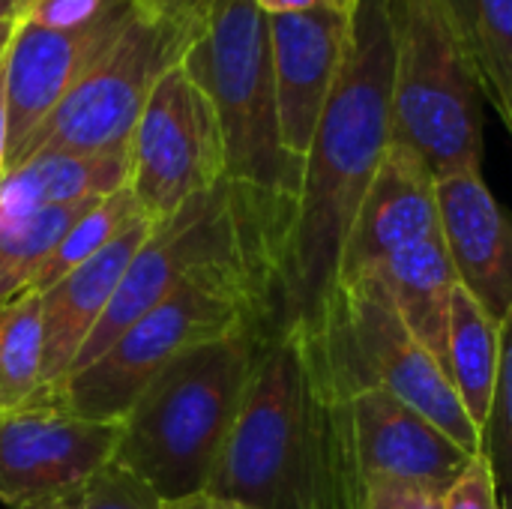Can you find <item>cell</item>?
Listing matches in <instances>:
<instances>
[{
    "instance_id": "6da1fadb",
    "label": "cell",
    "mask_w": 512,
    "mask_h": 509,
    "mask_svg": "<svg viewBox=\"0 0 512 509\" xmlns=\"http://www.w3.org/2000/svg\"><path fill=\"white\" fill-rule=\"evenodd\" d=\"M393 141L387 0H360L348 51L303 159L285 258L282 327H315L339 285L345 240Z\"/></svg>"
},
{
    "instance_id": "7a4b0ae2",
    "label": "cell",
    "mask_w": 512,
    "mask_h": 509,
    "mask_svg": "<svg viewBox=\"0 0 512 509\" xmlns=\"http://www.w3.org/2000/svg\"><path fill=\"white\" fill-rule=\"evenodd\" d=\"M282 258L210 264L183 279L90 366L72 372L45 402L69 414L117 423L144 387L180 354L246 330L282 327Z\"/></svg>"
},
{
    "instance_id": "3957f363",
    "label": "cell",
    "mask_w": 512,
    "mask_h": 509,
    "mask_svg": "<svg viewBox=\"0 0 512 509\" xmlns=\"http://www.w3.org/2000/svg\"><path fill=\"white\" fill-rule=\"evenodd\" d=\"M264 336V330L234 333L171 360L123 417L114 462L162 501L207 492Z\"/></svg>"
},
{
    "instance_id": "277c9868",
    "label": "cell",
    "mask_w": 512,
    "mask_h": 509,
    "mask_svg": "<svg viewBox=\"0 0 512 509\" xmlns=\"http://www.w3.org/2000/svg\"><path fill=\"white\" fill-rule=\"evenodd\" d=\"M321 399L306 333L279 327L258 345L249 387L207 492L249 509H309Z\"/></svg>"
},
{
    "instance_id": "5b68a950",
    "label": "cell",
    "mask_w": 512,
    "mask_h": 509,
    "mask_svg": "<svg viewBox=\"0 0 512 509\" xmlns=\"http://www.w3.org/2000/svg\"><path fill=\"white\" fill-rule=\"evenodd\" d=\"M393 141L441 180L483 168V87L450 0H387Z\"/></svg>"
},
{
    "instance_id": "8992f818",
    "label": "cell",
    "mask_w": 512,
    "mask_h": 509,
    "mask_svg": "<svg viewBox=\"0 0 512 509\" xmlns=\"http://www.w3.org/2000/svg\"><path fill=\"white\" fill-rule=\"evenodd\" d=\"M300 330L342 396L387 390L468 453H483V432L465 411L447 369L414 339L372 273L339 282L321 321Z\"/></svg>"
},
{
    "instance_id": "52a82bcc",
    "label": "cell",
    "mask_w": 512,
    "mask_h": 509,
    "mask_svg": "<svg viewBox=\"0 0 512 509\" xmlns=\"http://www.w3.org/2000/svg\"><path fill=\"white\" fill-rule=\"evenodd\" d=\"M180 63L219 117L228 177L297 198L303 162L282 144L270 18L255 0H216Z\"/></svg>"
},
{
    "instance_id": "ba28073f",
    "label": "cell",
    "mask_w": 512,
    "mask_h": 509,
    "mask_svg": "<svg viewBox=\"0 0 512 509\" xmlns=\"http://www.w3.org/2000/svg\"><path fill=\"white\" fill-rule=\"evenodd\" d=\"M186 48L189 42L177 30L135 9L111 48L30 138L18 165L36 153L129 156L132 132L156 81L183 60Z\"/></svg>"
},
{
    "instance_id": "9c48e42d",
    "label": "cell",
    "mask_w": 512,
    "mask_h": 509,
    "mask_svg": "<svg viewBox=\"0 0 512 509\" xmlns=\"http://www.w3.org/2000/svg\"><path fill=\"white\" fill-rule=\"evenodd\" d=\"M228 177L219 117L204 90L174 63L153 87L129 141V192L144 216L165 222Z\"/></svg>"
},
{
    "instance_id": "30bf717a",
    "label": "cell",
    "mask_w": 512,
    "mask_h": 509,
    "mask_svg": "<svg viewBox=\"0 0 512 509\" xmlns=\"http://www.w3.org/2000/svg\"><path fill=\"white\" fill-rule=\"evenodd\" d=\"M132 12L135 6L129 0H108V6L93 21L72 30H48L15 21V33L3 54L9 168L18 165L24 147L66 99V93L111 48Z\"/></svg>"
},
{
    "instance_id": "8fae6325",
    "label": "cell",
    "mask_w": 512,
    "mask_h": 509,
    "mask_svg": "<svg viewBox=\"0 0 512 509\" xmlns=\"http://www.w3.org/2000/svg\"><path fill=\"white\" fill-rule=\"evenodd\" d=\"M120 435L123 420H87L54 405L0 417V504L84 489L114 462Z\"/></svg>"
},
{
    "instance_id": "7c38bea8",
    "label": "cell",
    "mask_w": 512,
    "mask_h": 509,
    "mask_svg": "<svg viewBox=\"0 0 512 509\" xmlns=\"http://www.w3.org/2000/svg\"><path fill=\"white\" fill-rule=\"evenodd\" d=\"M348 426L354 459L366 480H390L444 495L474 459V453L387 390L348 396Z\"/></svg>"
},
{
    "instance_id": "4fadbf2b",
    "label": "cell",
    "mask_w": 512,
    "mask_h": 509,
    "mask_svg": "<svg viewBox=\"0 0 512 509\" xmlns=\"http://www.w3.org/2000/svg\"><path fill=\"white\" fill-rule=\"evenodd\" d=\"M351 15L324 3L309 12L270 18L279 132L285 150L297 162L306 159L318 117L339 78L351 36Z\"/></svg>"
},
{
    "instance_id": "5bb4252c",
    "label": "cell",
    "mask_w": 512,
    "mask_h": 509,
    "mask_svg": "<svg viewBox=\"0 0 512 509\" xmlns=\"http://www.w3.org/2000/svg\"><path fill=\"white\" fill-rule=\"evenodd\" d=\"M441 234L438 177L402 141H390L345 240L339 282L372 273L396 249Z\"/></svg>"
},
{
    "instance_id": "9a60e30c",
    "label": "cell",
    "mask_w": 512,
    "mask_h": 509,
    "mask_svg": "<svg viewBox=\"0 0 512 509\" xmlns=\"http://www.w3.org/2000/svg\"><path fill=\"white\" fill-rule=\"evenodd\" d=\"M441 234L462 288L498 321H512V216L480 171L438 180Z\"/></svg>"
},
{
    "instance_id": "2e32d148",
    "label": "cell",
    "mask_w": 512,
    "mask_h": 509,
    "mask_svg": "<svg viewBox=\"0 0 512 509\" xmlns=\"http://www.w3.org/2000/svg\"><path fill=\"white\" fill-rule=\"evenodd\" d=\"M156 222L141 216L111 246L75 267L69 276L42 291V393L36 408L69 378L81 348L111 306V297Z\"/></svg>"
},
{
    "instance_id": "e0dca14e",
    "label": "cell",
    "mask_w": 512,
    "mask_h": 509,
    "mask_svg": "<svg viewBox=\"0 0 512 509\" xmlns=\"http://www.w3.org/2000/svg\"><path fill=\"white\" fill-rule=\"evenodd\" d=\"M372 276L384 285L414 339L447 369L450 306L459 288V273L447 252L444 234L396 249L372 270Z\"/></svg>"
},
{
    "instance_id": "ac0fdd59",
    "label": "cell",
    "mask_w": 512,
    "mask_h": 509,
    "mask_svg": "<svg viewBox=\"0 0 512 509\" xmlns=\"http://www.w3.org/2000/svg\"><path fill=\"white\" fill-rule=\"evenodd\" d=\"M129 180V156L36 153L6 171L0 183V225L21 222L45 207L96 201Z\"/></svg>"
},
{
    "instance_id": "d6986e66",
    "label": "cell",
    "mask_w": 512,
    "mask_h": 509,
    "mask_svg": "<svg viewBox=\"0 0 512 509\" xmlns=\"http://www.w3.org/2000/svg\"><path fill=\"white\" fill-rule=\"evenodd\" d=\"M501 333L504 324H498L459 282L450 306L447 375L465 411L480 426V432L486 426L498 372H501Z\"/></svg>"
},
{
    "instance_id": "ffe728a7",
    "label": "cell",
    "mask_w": 512,
    "mask_h": 509,
    "mask_svg": "<svg viewBox=\"0 0 512 509\" xmlns=\"http://www.w3.org/2000/svg\"><path fill=\"white\" fill-rule=\"evenodd\" d=\"M312 372L318 381L321 423H318V453H315L309 509H366V477L360 474L351 447L348 396H342L333 387V381L321 372L315 357H312Z\"/></svg>"
},
{
    "instance_id": "44dd1931",
    "label": "cell",
    "mask_w": 512,
    "mask_h": 509,
    "mask_svg": "<svg viewBox=\"0 0 512 509\" xmlns=\"http://www.w3.org/2000/svg\"><path fill=\"white\" fill-rule=\"evenodd\" d=\"M42 393V297L0 303V417L36 408Z\"/></svg>"
},
{
    "instance_id": "7402d4cb",
    "label": "cell",
    "mask_w": 512,
    "mask_h": 509,
    "mask_svg": "<svg viewBox=\"0 0 512 509\" xmlns=\"http://www.w3.org/2000/svg\"><path fill=\"white\" fill-rule=\"evenodd\" d=\"M462 36L471 48L480 87L512 123V0H450Z\"/></svg>"
},
{
    "instance_id": "603a6c76",
    "label": "cell",
    "mask_w": 512,
    "mask_h": 509,
    "mask_svg": "<svg viewBox=\"0 0 512 509\" xmlns=\"http://www.w3.org/2000/svg\"><path fill=\"white\" fill-rule=\"evenodd\" d=\"M141 216H144V210L135 201V195L129 192V186H123L120 192H111V195L99 198L96 204H90L75 219V225L66 231V237L51 252V258L39 267V273L33 276V282H30L27 291H36V294L48 291L54 282H60L75 267H81L84 261H90L93 255H99L105 246H111Z\"/></svg>"
},
{
    "instance_id": "cb8c5ba5",
    "label": "cell",
    "mask_w": 512,
    "mask_h": 509,
    "mask_svg": "<svg viewBox=\"0 0 512 509\" xmlns=\"http://www.w3.org/2000/svg\"><path fill=\"white\" fill-rule=\"evenodd\" d=\"M96 201L45 207L21 222L0 225V303L30 288L33 276L51 258L57 243L75 225V219Z\"/></svg>"
},
{
    "instance_id": "d4e9b609",
    "label": "cell",
    "mask_w": 512,
    "mask_h": 509,
    "mask_svg": "<svg viewBox=\"0 0 512 509\" xmlns=\"http://www.w3.org/2000/svg\"><path fill=\"white\" fill-rule=\"evenodd\" d=\"M483 456L495 477L498 504L512 509V321L501 333V372L483 426Z\"/></svg>"
},
{
    "instance_id": "484cf974",
    "label": "cell",
    "mask_w": 512,
    "mask_h": 509,
    "mask_svg": "<svg viewBox=\"0 0 512 509\" xmlns=\"http://www.w3.org/2000/svg\"><path fill=\"white\" fill-rule=\"evenodd\" d=\"M162 498L144 483L138 480L132 471H126L123 465L111 462L108 468H102L84 492V507L81 509H159Z\"/></svg>"
},
{
    "instance_id": "4316f807",
    "label": "cell",
    "mask_w": 512,
    "mask_h": 509,
    "mask_svg": "<svg viewBox=\"0 0 512 509\" xmlns=\"http://www.w3.org/2000/svg\"><path fill=\"white\" fill-rule=\"evenodd\" d=\"M18 21L48 27V30H72L93 21L108 0H15Z\"/></svg>"
},
{
    "instance_id": "83f0119b",
    "label": "cell",
    "mask_w": 512,
    "mask_h": 509,
    "mask_svg": "<svg viewBox=\"0 0 512 509\" xmlns=\"http://www.w3.org/2000/svg\"><path fill=\"white\" fill-rule=\"evenodd\" d=\"M444 509H501L498 489L486 456H474L462 477L444 492Z\"/></svg>"
},
{
    "instance_id": "f1b7e54d",
    "label": "cell",
    "mask_w": 512,
    "mask_h": 509,
    "mask_svg": "<svg viewBox=\"0 0 512 509\" xmlns=\"http://www.w3.org/2000/svg\"><path fill=\"white\" fill-rule=\"evenodd\" d=\"M141 15L177 30L189 45L204 27L216 0H129Z\"/></svg>"
},
{
    "instance_id": "f546056e",
    "label": "cell",
    "mask_w": 512,
    "mask_h": 509,
    "mask_svg": "<svg viewBox=\"0 0 512 509\" xmlns=\"http://www.w3.org/2000/svg\"><path fill=\"white\" fill-rule=\"evenodd\" d=\"M366 509H444V495L390 480H366Z\"/></svg>"
},
{
    "instance_id": "4dcf8cb0",
    "label": "cell",
    "mask_w": 512,
    "mask_h": 509,
    "mask_svg": "<svg viewBox=\"0 0 512 509\" xmlns=\"http://www.w3.org/2000/svg\"><path fill=\"white\" fill-rule=\"evenodd\" d=\"M159 509H249L237 501H228V498H219L213 492H195V495H186V498H177V501H162Z\"/></svg>"
},
{
    "instance_id": "1f68e13d",
    "label": "cell",
    "mask_w": 512,
    "mask_h": 509,
    "mask_svg": "<svg viewBox=\"0 0 512 509\" xmlns=\"http://www.w3.org/2000/svg\"><path fill=\"white\" fill-rule=\"evenodd\" d=\"M84 489H72V492H57V495H45V498H36V501H27L15 509H81L84 507Z\"/></svg>"
},
{
    "instance_id": "d6a6232c",
    "label": "cell",
    "mask_w": 512,
    "mask_h": 509,
    "mask_svg": "<svg viewBox=\"0 0 512 509\" xmlns=\"http://www.w3.org/2000/svg\"><path fill=\"white\" fill-rule=\"evenodd\" d=\"M327 0H255V6L273 18V15H297V12H309V9H318L324 6Z\"/></svg>"
},
{
    "instance_id": "836d02e7",
    "label": "cell",
    "mask_w": 512,
    "mask_h": 509,
    "mask_svg": "<svg viewBox=\"0 0 512 509\" xmlns=\"http://www.w3.org/2000/svg\"><path fill=\"white\" fill-rule=\"evenodd\" d=\"M9 171V114H6V81H3V60H0V183Z\"/></svg>"
},
{
    "instance_id": "e575fe53",
    "label": "cell",
    "mask_w": 512,
    "mask_h": 509,
    "mask_svg": "<svg viewBox=\"0 0 512 509\" xmlns=\"http://www.w3.org/2000/svg\"><path fill=\"white\" fill-rule=\"evenodd\" d=\"M18 18V3L15 0H0V24Z\"/></svg>"
},
{
    "instance_id": "d590c367",
    "label": "cell",
    "mask_w": 512,
    "mask_h": 509,
    "mask_svg": "<svg viewBox=\"0 0 512 509\" xmlns=\"http://www.w3.org/2000/svg\"><path fill=\"white\" fill-rule=\"evenodd\" d=\"M327 3H330V6H336V9H342V12H348V15H351V12H354V9H357V3H360V0H327Z\"/></svg>"
},
{
    "instance_id": "8d00e7d4",
    "label": "cell",
    "mask_w": 512,
    "mask_h": 509,
    "mask_svg": "<svg viewBox=\"0 0 512 509\" xmlns=\"http://www.w3.org/2000/svg\"><path fill=\"white\" fill-rule=\"evenodd\" d=\"M507 132H510V135H512V123H507Z\"/></svg>"
}]
</instances>
